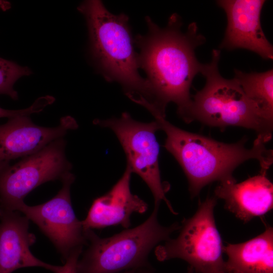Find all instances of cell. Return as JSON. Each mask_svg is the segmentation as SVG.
I'll list each match as a JSON object with an SVG mask.
<instances>
[{"label":"cell","mask_w":273,"mask_h":273,"mask_svg":"<svg viewBox=\"0 0 273 273\" xmlns=\"http://www.w3.org/2000/svg\"><path fill=\"white\" fill-rule=\"evenodd\" d=\"M228 256L226 273H273V229L266 228L258 236L243 243L223 246Z\"/></svg>","instance_id":"cell-15"},{"label":"cell","mask_w":273,"mask_h":273,"mask_svg":"<svg viewBox=\"0 0 273 273\" xmlns=\"http://www.w3.org/2000/svg\"><path fill=\"white\" fill-rule=\"evenodd\" d=\"M66 142L61 138L18 162L0 167V207L17 211L25 197L41 184L62 180L72 164L65 155Z\"/></svg>","instance_id":"cell-8"},{"label":"cell","mask_w":273,"mask_h":273,"mask_svg":"<svg viewBox=\"0 0 273 273\" xmlns=\"http://www.w3.org/2000/svg\"><path fill=\"white\" fill-rule=\"evenodd\" d=\"M216 202L214 196L201 202L196 213L184 219L176 238L155 247L156 258L183 259L198 273H226L223 245L214 216Z\"/></svg>","instance_id":"cell-6"},{"label":"cell","mask_w":273,"mask_h":273,"mask_svg":"<svg viewBox=\"0 0 273 273\" xmlns=\"http://www.w3.org/2000/svg\"><path fill=\"white\" fill-rule=\"evenodd\" d=\"M77 10L86 22L90 55L105 79L119 83L137 104L151 105L150 85L139 73L128 17L111 13L98 0L85 1Z\"/></svg>","instance_id":"cell-3"},{"label":"cell","mask_w":273,"mask_h":273,"mask_svg":"<svg viewBox=\"0 0 273 273\" xmlns=\"http://www.w3.org/2000/svg\"><path fill=\"white\" fill-rule=\"evenodd\" d=\"M187 273H198L195 271L193 268L189 266L188 267Z\"/></svg>","instance_id":"cell-21"},{"label":"cell","mask_w":273,"mask_h":273,"mask_svg":"<svg viewBox=\"0 0 273 273\" xmlns=\"http://www.w3.org/2000/svg\"><path fill=\"white\" fill-rule=\"evenodd\" d=\"M264 0H219L218 6L225 11L227 26L220 49L232 51L244 49L262 59L272 60V45L262 29L260 14Z\"/></svg>","instance_id":"cell-10"},{"label":"cell","mask_w":273,"mask_h":273,"mask_svg":"<svg viewBox=\"0 0 273 273\" xmlns=\"http://www.w3.org/2000/svg\"><path fill=\"white\" fill-rule=\"evenodd\" d=\"M220 51L213 50L210 63L200 73L206 79L203 88L192 96L191 105L183 120L198 121L223 130L230 126L252 129L264 143L272 138L273 122L265 118L246 96L237 80L222 77L218 69Z\"/></svg>","instance_id":"cell-4"},{"label":"cell","mask_w":273,"mask_h":273,"mask_svg":"<svg viewBox=\"0 0 273 273\" xmlns=\"http://www.w3.org/2000/svg\"><path fill=\"white\" fill-rule=\"evenodd\" d=\"M29 220L21 212L0 207V273H12L29 267H40L56 273L58 266L35 257L30 247L35 235L29 231Z\"/></svg>","instance_id":"cell-12"},{"label":"cell","mask_w":273,"mask_h":273,"mask_svg":"<svg viewBox=\"0 0 273 273\" xmlns=\"http://www.w3.org/2000/svg\"><path fill=\"white\" fill-rule=\"evenodd\" d=\"M93 123L111 129L121 145L127 159V165L132 173L137 174L150 189L154 204L165 202L174 214L166 193L169 185L162 181L159 166V145L156 133L159 126L155 121L142 122L133 119L127 112L119 117L96 119Z\"/></svg>","instance_id":"cell-7"},{"label":"cell","mask_w":273,"mask_h":273,"mask_svg":"<svg viewBox=\"0 0 273 273\" xmlns=\"http://www.w3.org/2000/svg\"><path fill=\"white\" fill-rule=\"evenodd\" d=\"M75 176L69 173L61 180L62 187L49 201L29 206L24 202L17 209L34 223L52 242L65 261L69 255L87 244L82 221L73 210L70 188Z\"/></svg>","instance_id":"cell-9"},{"label":"cell","mask_w":273,"mask_h":273,"mask_svg":"<svg viewBox=\"0 0 273 273\" xmlns=\"http://www.w3.org/2000/svg\"><path fill=\"white\" fill-rule=\"evenodd\" d=\"M159 205L155 204L150 216L140 225L111 237L101 238L92 230H85L87 248L79 257L76 273H119L152 268L148 260L150 252L180 228L177 222L168 226L161 225Z\"/></svg>","instance_id":"cell-5"},{"label":"cell","mask_w":273,"mask_h":273,"mask_svg":"<svg viewBox=\"0 0 273 273\" xmlns=\"http://www.w3.org/2000/svg\"><path fill=\"white\" fill-rule=\"evenodd\" d=\"M31 73L28 67L0 58V95H6L14 100H18V93L14 88L15 82L21 77Z\"/></svg>","instance_id":"cell-17"},{"label":"cell","mask_w":273,"mask_h":273,"mask_svg":"<svg viewBox=\"0 0 273 273\" xmlns=\"http://www.w3.org/2000/svg\"><path fill=\"white\" fill-rule=\"evenodd\" d=\"M119 273H154V272L152 267L131 269Z\"/></svg>","instance_id":"cell-20"},{"label":"cell","mask_w":273,"mask_h":273,"mask_svg":"<svg viewBox=\"0 0 273 273\" xmlns=\"http://www.w3.org/2000/svg\"><path fill=\"white\" fill-rule=\"evenodd\" d=\"M8 119L7 123L0 125V167L38 152L78 126L70 116L62 117L59 125L55 127L38 126L29 116Z\"/></svg>","instance_id":"cell-11"},{"label":"cell","mask_w":273,"mask_h":273,"mask_svg":"<svg viewBox=\"0 0 273 273\" xmlns=\"http://www.w3.org/2000/svg\"><path fill=\"white\" fill-rule=\"evenodd\" d=\"M214 197L222 199L226 209L247 222L272 209L273 185L266 173H260L240 183H219Z\"/></svg>","instance_id":"cell-14"},{"label":"cell","mask_w":273,"mask_h":273,"mask_svg":"<svg viewBox=\"0 0 273 273\" xmlns=\"http://www.w3.org/2000/svg\"><path fill=\"white\" fill-rule=\"evenodd\" d=\"M132 173L126 165L122 175L112 188L93 201L85 218L82 221L85 231L117 225L128 229L132 213L142 214L147 210L148 204L131 192Z\"/></svg>","instance_id":"cell-13"},{"label":"cell","mask_w":273,"mask_h":273,"mask_svg":"<svg viewBox=\"0 0 273 273\" xmlns=\"http://www.w3.org/2000/svg\"><path fill=\"white\" fill-rule=\"evenodd\" d=\"M234 77L264 117L273 122V70L245 73L235 69Z\"/></svg>","instance_id":"cell-16"},{"label":"cell","mask_w":273,"mask_h":273,"mask_svg":"<svg viewBox=\"0 0 273 273\" xmlns=\"http://www.w3.org/2000/svg\"><path fill=\"white\" fill-rule=\"evenodd\" d=\"M83 248H78L73 251L65 261L62 266H58L56 273H76L78 260L82 252Z\"/></svg>","instance_id":"cell-19"},{"label":"cell","mask_w":273,"mask_h":273,"mask_svg":"<svg viewBox=\"0 0 273 273\" xmlns=\"http://www.w3.org/2000/svg\"><path fill=\"white\" fill-rule=\"evenodd\" d=\"M51 104L50 99L45 96L38 98L30 107L24 109L10 110L0 107V118H10L18 116H29L32 114L42 111L46 107Z\"/></svg>","instance_id":"cell-18"},{"label":"cell","mask_w":273,"mask_h":273,"mask_svg":"<svg viewBox=\"0 0 273 273\" xmlns=\"http://www.w3.org/2000/svg\"><path fill=\"white\" fill-rule=\"evenodd\" d=\"M145 20L147 33L138 34L133 41L140 51L139 68L146 74L150 87L151 104L146 109L153 116L165 117L167 105L173 102L183 118L191 104L193 81L203 65L196 58L195 50L206 38L196 22L183 32L182 20L177 14L170 16L164 28L149 16Z\"/></svg>","instance_id":"cell-1"},{"label":"cell","mask_w":273,"mask_h":273,"mask_svg":"<svg viewBox=\"0 0 273 273\" xmlns=\"http://www.w3.org/2000/svg\"><path fill=\"white\" fill-rule=\"evenodd\" d=\"M166 135L164 147L176 159L188 181L191 197L198 196L206 185L215 181H236L235 169L249 159H256L260 173H266L273 162V152L256 138L253 146L245 147L246 137L228 144L174 125L165 117L153 116Z\"/></svg>","instance_id":"cell-2"}]
</instances>
